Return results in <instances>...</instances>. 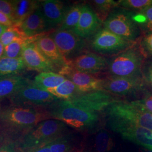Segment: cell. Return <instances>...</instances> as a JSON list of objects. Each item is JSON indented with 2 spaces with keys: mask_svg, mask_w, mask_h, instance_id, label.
<instances>
[{
  "mask_svg": "<svg viewBox=\"0 0 152 152\" xmlns=\"http://www.w3.org/2000/svg\"><path fill=\"white\" fill-rule=\"evenodd\" d=\"M51 119L46 108L10 104L0 108V139L16 142L41 122Z\"/></svg>",
  "mask_w": 152,
  "mask_h": 152,
  "instance_id": "1",
  "label": "cell"
},
{
  "mask_svg": "<svg viewBox=\"0 0 152 152\" xmlns=\"http://www.w3.org/2000/svg\"><path fill=\"white\" fill-rule=\"evenodd\" d=\"M46 110L51 119L59 120L79 130L93 129L100 120L97 112L81 108L66 100L59 99Z\"/></svg>",
  "mask_w": 152,
  "mask_h": 152,
  "instance_id": "2",
  "label": "cell"
},
{
  "mask_svg": "<svg viewBox=\"0 0 152 152\" xmlns=\"http://www.w3.org/2000/svg\"><path fill=\"white\" fill-rule=\"evenodd\" d=\"M66 129V125L59 120L43 121L16 141L18 150L20 152H29L64 135Z\"/></svg>",
  "mask_w": 152,
  "mask_h": 152,
  "instance_id": "3",
  "label": "cell"
},
{
  "mask_svg": "<svg viewBox=\"0 0 152 152\" xmlns=\"http://www.w3.org/2000/svg\"><path fill=\"white\" fill-rule=\"evenodd\" d=\"M105 112L107 118L139 126L152 131V113L137 100L117 102L110 105L105 109Z\"/></svg>",
  "mask_w": 152,
  "mask_h": 152,
  "instance_id": "4",
  "label": "cell"
},
{
  "mask_svg": "<svg viewBox=\"0 0 152 152\" xmlns=\"http://www.w3.org/2000/svg\"><path fill=\"white\" fill-rule=\"evenodd\" d=\"M135 16L136 14L132 11L117 6L110 11L103 22L104 28L122 38L135 42L140 34Z\"/></svg>",
  "mask_w": 152,
  "mask_h": 152,
  "instance_id": "5",
  "label": "cell"
},
{
  "mask_svg": "<svg viewBox=\"0 0 152 152\" xmlns=\"http://www.w3.org/2000/svg\"><path fill=\"white\" fill-rule=\"evenodd\" d=\"M133 46L115 54L108 61L110 76H140L143 56L140 50Z\"/></svg>",
  "mask_w": 152,
  "mask_h": 152,
  "instance_id": "6",
  "label": "cell"
},
{
  "mask_svg": "<svg viewBox=\"0 0 152 152\" xmlns=\"http://www.w3.org/2000/svg\"><path fill=\"white\" fill-rule=\"evenodd\" d=\"M49 36L54 40L67 62L87 52L85 39L80 37L72 30L58 28Z\"/></svg>",
  "mask_w": 152,
  "mask_h": 152,
  "instance_id": "7",
  "label": "cell"
},
{
  "mask_svg": "<svg viewBox=\"0 0 152 152\" xmlns=\"http://www.w3.org/2000/svg\"><path fill=\"white\" fill-rule=\"evenodd\" d=\"M134 43L104 27L92 36L90 44L92 50L99 54H117L132 46Z\"/></svg>",
  "mask_w": 152,
  "mask_h": 152,
  "instance_id": "8",
  "label": "cell"
},
{
  "mask_svg": "<svg viewBox=\"0 0 152 152\" xmlns=\"http://www.w3.org/2000/svg\"><path fill=\"white\" fill-rule=\"evenodd\" d=\"M12 105H27L47 108L59 99L49 92L36 87L32 81L9 98Z\"/></svg>",
  "mask_w": 152,
  "mask_h": 152,
  "instance_id": "9",
  "label": "cell"
},
{
  "mask_svg": "<svg viewBox=\"0 0 152 152\" xmlns=\"http://www.w3.org/2000/svg\"><path fill=\"white\" fill-rule=\"evenodd\" d=\"M109 127L123 138L147 149H152V131L137 125L107 118Z\"/></svg>",
  "mask_w": 152,
  "mask_h": 152,
  "instance_id": "10",
  "label": "cell"
},
{
  "mask_svg": "<svg viewBox=\"0 0 152 152\" xmlns=\"http://www.w3.org/2000/svg\"><path fill=\"white\" fill-rule=\"evenodd\" d=\"M68 101L81 108L98 113L105 110L110 105L120 100L114 98L112 94L100 90L79 94Z\"/></svg>",
  "mask_w": 152,
  "mask_h": 152,
  "instance_id": "11",
  "label": "cell"
},
{
  "mask_svg": "<svg viewBox=\"0 0 152 152\" xmlns=\"http://www.w3.org/2000/svg\"><path fill=\"white\" fill-rule=\"evenodd\" d=\"M144 82L140 76L114 77L110 76L104 80L103 90L120 96H127L142 90Z\"/></svg>",
  "mask_w": 152,
  "mask_h": 152,
  "instance_id": "12",
  "label": "cell"
},
{
  "mask_svg": "<svg viewBox=\"0 0 152 152\" xmlns=\"http://www.w3.org/2000/svg\"><path fill=\"white\" fill-rule=\"evenodd\" d=\"M59 74L72 82L80 94L103 90L104 80L76 71L68 64L60 70Z\"/></svg>",
  "mask_w": 152,
  "mask_h": 152,
  "instance_id": "13",
  "label": "cell"
},
{
  "mask_svg": "<svg viewBox=\"0 0 152 152\" xmlns=\"http://www.w3.org/2000/svg\"><path fill=\"white\" fill-rule=\"evenodd\" d=\"M22 57L28 69L40 73L52 72L59 73L58 69L41 53L34 42L24 45Z\"/></svg>",
  "mask_w": 152,
  "mask_h": 152,
  "instance_id": "14",
  "label": "cell"
},
{
  "mask_svg": "<svg viewBox=\"0 0 152 152\" xmlns=\"http://www.w3.org/2000/svg\"><path fill=\"white\" fill-rule=\"evenodd\" d=\"M108 61L100 55L87 51L68 61L67 64L76 71L93 75L105 69Z\"/></svg>",
  "mask_w": 152,
  "mask_h": 152,
  "instance_id": "15",
  "label": "cell"
},
{
  "mask_svg": "<svg viewBox=\"0 0 152 152\" xmlns=\"http://www.w3.org/2000/svg\"><path fill=\"white\" fill-rule=\"evenodd\" d=\"M102 23L90 6L83 4L80 20L73 31L80 37L86 39L98 31Z\"/></svg>",
  "mask_w": 152,
  "mask_h": 152,
  "instance_id": "16",
  "label": "cell"
},
{
  "mask_svg": "<svg viewBox=\"0 0 152 152\" xmlns=\"http://www.w3.org/2000/svg\"><path fill=\"white\" fill-rule=\"evenodd\" d=\"M70 6L60 0L39 1V8L50 29L60 26Z\"/></svg>",
  "mask_w": 152,
  "mask_h": 152,
  "instance_id": "17",
  "label": "cell"
},
{
  "mask_svg": "<svg viewBox=\"0 0 152 152\" xmlns=\"http://www.w3.org/2000/svg\"><path fill=\"white\" fill-rule=\"evenodd\" d=\"M38 49L44 56L58 69L67 65L68 62L49 34H42L35 41Z\"/></svg>",
  "mask_w": 152,
  "mask_h": 152,
  "instance_id": "18",
  "label": "cell"
},
{
  "mask_svg": "<svg viewBox=\"0 0 152 152\" xmlns=\"http://www.w3.org/2000/svg\"><path fill=\"white\" fill-rule=\"evenodd\" d=\"M17 27L27 37L43 34L50 29L39 7Z\"/></svg>",
  "mask_w": 152,
  "mask_h": 152,
  "instance_id": "19",
  "label": "cell"
},
{
  "mask_svg": "<svg viewBox=\"0 0 152 152\" xmlns=\"http://www.w3.org/2000/svg\"><path fill=\"white\" fill-rule=\"evenodd\" d=\"M32 80L22 75L9 76L0 78V101L10 98Z\"/></svg>",
  "mask_w": 152,
  "mask_h": 152,
  "instance_id": "20",
  "label": "cell"
},
{
  "mask_svg": "<svg viewBox=\"0 0 152 152\" xmlns=\"http://www.w3.org/2000/svg\"><path fill=\"white\" fill-rule=\"evenodd\" d=\"M13 6V18L14 26H18L28 16L39 7V1L11 0Z\"/></svg>",
  "mask_w": 152,
  "mask_h": 152,
  "instance_id": "21",
  "label": "cell"
},
{
  "mask_svg": "<svg viewBox=\"0 0 152 152\" xmlns=\"http://www.w3.org/2000/svg\"><path fill=\"white\" fill-rule=\"evenodd\" d=\"M27 69V68L22 57L19 58L2 57L0 59V78L22 75Z\"/></svg>",
  "mask_w": 152,
  "mask_h": 152,
  "instance_id": "22",
  "label": "cell"
},
{
  "mask_svg": "<svg viewBox=\"0 0 152 152\" xmlns=\"http://www.w3.org/2000/svg\"><path fill=\"white\" fill-rule=\"evenodd\" d=\"M65 79V77L58 73L52 72H42L34 77L32 82L36 87L47 91L49 89L57 87Z\"/></svg>",
  "mask_w": 152,
  "mask_h": 152,
  "instance_id": "23",
  "label": "cell"
},
{
  "mask_svg": "<svg viewBox=\"0 0 152 152\" xmlns=\"http://www.w3.org/2000/svg\"><path fill=\"white\" fill-rule=\"evenodd\" d=\"M46 91L59 99L66 100H70L80 94L74 83L66 78L57 87Z\"/></svg>",
  "mask_w": 152,
  "mask_h": 152,
  "instance_id": "24",
  "label": "cell"
},
{
  "mask_svg": "<svg viewBox=\"0 0 152 152\" xmlns=\"http://www.w3.org/2000/svg\"><path fill=\"white\" fill-rule=\"evenodd\" d=\"M83 5V4H76L70 6L65 15L63 22L59 28L73 31L80 20Z\"/></svg>",
  "mask_w": 152,
  "mask_h": 152,
  "instance_id": "25",
  "label": "cell"
},
{
  "mask_svg": "<svg viewBox=\"0 0 152 152\" xmlns=\"http://www.w3.org/2000/svg\"><path fill=\"white\" fill-rule=\"evenodd\" d=\"M39 36L33 37H27L17 39L11 44L8 45L4 48L3 57L10 58H22V53L24 45L29 42H34Z\"/></svg>",
  "mask_w": 152,
  "mask_h": 152,
  "instance_id": "26",
  "label": "cell"
},
{
  "mask_svg": "<svg viewBox=\"0 0 152 152\" xmlns=\"http://www.w3.org/2000/svg\"><path fill=\"white\" fill-rule=\"evenodd\" d=\"M93 147L95 152H108L113 148V141L107 131L101 129L96 134Z\"/></svg>",
  "mask_w": 152,
  "mask_h": 152,
  "instance_id": "27",
  "label": "cell"
},
{
  "mask_svg": "<svg viewBox=\"0 0 152 152\" xmlns=\"http://www.w3.org/2000/svg\"><path fill=\"white\" fill-rule=\"evenodd\" d=\"M91 2L95 12L102 22L105 21L110 11L118 4V1L113 0H94Z\"/></svg>",
  "mask_w": 152,
  "mask_h": 152,
  "instance_id": "28",
  "label": "cell"
},
{
  "mask_svg": "<svg viewBox=\"0 0 152 152\" xmlns=\"http://www.w3.org/2000/svg\"><path fill=\"white\" fill-rule=\"evenodd\" d=\"M51 152H72L73 142L71 136L65 134L49 142Z\"/></svg>",
  "mask_w": 152,
  "mask_h": 152,
  "instance_id": "29",
  "label": "cell"
},
{
  "mask_svg": "<svg viewBox=\"0 0 152 152\" xmlns=\"http://www.w3.org/2000/svg\"><path fill=\"white\" fill-rule=\"evenodd\" d=\"M20 29L16 26L9 27L0 37V42L5 47L17 39L27 38Z\"/></svg>",
  "mask_w": 152,
  "mask_h": 152,
  "instance_id": "30",
  "label": "cell"
},
{
  "mask_svg": "<svg viewBox=\"0 0 152 152\" xmlns=\"http://www.w3.org/2000/svg\"><path fill=\"white\" fill-rule=\"evenodd\" d=\"M135 18L139 27L145 28L152 32V4L140 11L139 14H136Z\"/></svg>",
  "mask_w": 152,
  "mask_h": 152,
  "instance_id": "31",
  "label": "cell"
},
{
  "mask_svg": "<svg viewBox=\"0 0 152 152\" xmlns=\"http://www.w3.org/2000/svg\"><path fill=\"white\" fill-rule=\"evenodd\" d=\"M152 4V0H121L118 6L130 11H140Z\"/></svg>",
  "mask_w": 152,
  "mask_h": 152,
  "instance_id": "32",
  "label": "cell"
},
{
  "mask_svg": "<svg viewBox=\"0 0 152 152\" xmlns=\"http://www.w3.org/2000/svg\"><path fill=\"white\" fill-rule=\"evenodd\" d=\"M0 12L9 16L12 20L14 13L12 1L8 0H0Z\"/></svg>",
  "mask_w": 152,
  "mask_h": 152,
  "instance_id": "33",
  "label": "cell"
},
{
  "mask_svg": "<svg viewBox=\"0 0 152 152\" xmlns=\"http://www.w3.org/2000/svg\"><path fill=\"white\" fill-rule=\"evenodd\" d=\"M15 141L0 139V152H18Z\"/></svg>",
  "mask_w": 152,
  "mask_h": 152,
  "instance_id": "34",
  "label": "cell"
},
{
  "mask_svg": "<svg viewBox=\"0 0 152 152\" xmlns=\"http://www.w3.org/2000/svg\"><path fill=\"white\" fill-rule=\"evenodd\" d=\"M137 101L147 110L152 113V95L148 94L144 99Z\"/></svg>",
  "mask_w": 152,
  "mask_h": 152,
  "instance_id": "35",
  "label": "cell"
},
{
  "mask_svg": "<svg viewBox=\"0 0 152 152\" xmlns=\"http://www.w3.org/2000/svg\"><path fill=\"white\" fill-rule=\"evenodd\" d=\"M0 24L7 27H10L14 26L11 19L1 12H0Z\"/></svg>",
  "mask_w": 152,
  "mask_h": 152,
  "instance_id": "36",
  "label": "cell"
},
{
  "mask_svg": "<svg viewBox=\"0 0 152 152\" xmlns=\"http://www.w3.org/2000/svg\"><path fill=\"white\" fill-rule=\"evenodd\" d=\"M143 44L149 53L152 55V32L147 34L144 38Z\"/></svg>",
  "mask_w": 152,
  "mask_h": 152,
  "instance_id": "37",
  "label": "cell"
},
{
  "mask_svg": "<svg viewBox=\"0 0 152 152\" xmlns=\"http://www.w3.org/2000/svg\"><path fill=\"white\" fill-rule=\"evenodd\" d=\"M28 152H51L49 142L34 148Z\"/></svg>",
  "mask_w": 152,
  "mask_h": 152,
  "instance_id": "38",
  "label": "cell"
},
{
  "mask_svg": "<svg viewBox=\"0 0 152 152\" xmlns=\"http://www.w3.org/2000/svg\"><path fill=\"white\" fill-rule=\"evenodd\" d=\"M147 78L151 85L152 86V63H151L148 67L147 72Z\"/></svg>",
  "mask_w": 152,
  "mask_h": 152,
  "instance_id": "39",
  "label": "cell"
},
{
  "mask_svg": "<svg viewBox=\"0 0 152 152\" xmlns=\"http://www.w3.org/2000/svg\"><path fill=\"white\" fill-rule=\"evenodd\" d=\"M4 46L0 42V59L3 57L4 53Z\"/></svg>",
  "mask_w": 152,
  "mask_h": 152,
  "instance_id": "40",
  "label": "cell"
},
{
  "mask_svg": "<svg viewBox=\"0 0 152 152\" xmlns=\"http://www.w3.org/2000/svg\"><path fill=\"white\" fill-rule=\"evenodd\" d=\"M9 27H6V26H4L0 24V37H1L2 34L4 33V32Z\"/></svg>",
  "mask_w": 152,
  "mask_h": 152,
  "instance_id": "41",
  "label": "cell"
},
{
  "mask_svg": "<svg viewBox=\"0 0 152 152\" xmlns=\"http://www.w3.org/2000/svg\"><path fill=\"white\" fill-rule=\"evenodd\" d=\"M143 152H152V149H148L147 150H145V151H144Z\"/></svg>",
  "mask_w": 152,
  "mask_h": 152,
  "instance_id": "42",
  "label": "cell"
},
{
  "mask_svg": "<svg viewBox=\"0 0 152 152\" xmlns=\"http://www.w3.org/2000/svg\"><path fill=\"white\" fill-rule=\"evenodd\" d=\"M0 108H1V107H0Z\"/></svg>",
  "mask_w": 152,
  "mask_h": 152,
  "instance_id": "43",
  "label": "cell"
},
{
  "mask_svg": "<svg viewBox=\"0 0 152 152\" xmlns=\"http://www.w3.org/2000/svg\"></svg>",
  "mask_w": 152,
  "mask_h": 152,
  "instance_id": "44",
  "label": "cell"
}]
</instances>
